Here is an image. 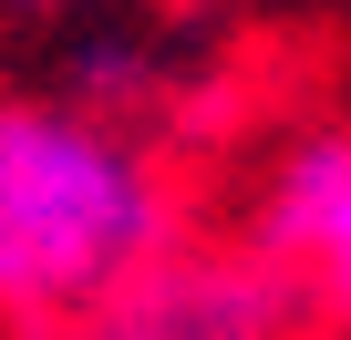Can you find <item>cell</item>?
<instances>
[{
  "label": "cell",
  "mask_w": 351,
  "mask_h": 340,
  "mask_svg": "<svg viewBox=\"0 0 351 340\" xmlns=\"http://www.w3.org/2000/svg\"><path fill=\"white\" fill-rule=\"evenodd\" d=\"M73 103L134 124V114L155 103V62H145V42H93V52H73Z\"/></svg>",
  "instance_id": "obj_4"
},
{
  "label": "cell",
  "mask_w": 351,
  "mask_h": 340,
  "mask_svg": "<svg viewBox=\"0 0 351 340\" xmlns=\"http://www.w3.org/2000/svg\"><path fill=\"white\" fill-rule=\"evenodd\" d=\"M186 237L165 155L73 93H0V330L52 340Z\"/></svg>",
  "instance_id": "obj_1"
},
{
  "label": "cell",
  "mask_w": 351,
  "mask_h": 340,
  "mask_svg": "<svg viewBox=\"0 0 351 340\" xmlns=\"http://www.w3.org/2000/svg\"><path fill=\"white\" fill-rule=\"evenodd\" d=\"M0 11H21V21H62V11H83V0H0Z\"/></svg>",
  "instance_id": "obj_5"
},
{
  "label": "cell",
  "mask_w": 351,
  "mask_h": 340,
  "mask_svg": "<svg viewBox=\"0 0 351 340\" xmlns=\"http://www.w3.org/2000/svg\"><path fill=\"white\" fill-rule=\"evenodd\" d=\"M289 319H300V299L258 248L176 237L52 340H289Z\"/></svg>",
  "instance_id": "obj_2"
},
{
  "label": "cell",
  "mask_w": 351,
  "mask_h": 340,
  "mask_svg": "<svg viewBox=\"0 0 351 340\" xmlns=\"http://www.w3.org/2000/svg\"><path fill=\"white\" fill-rule=\"evenodd\" d=\"M248 248L289 278L300 309H320V319L351 330V124H320V134H300L269 165Z\"/></svg>",
  "instance_id": "obj_3"
}]
</instances>
